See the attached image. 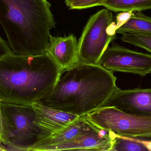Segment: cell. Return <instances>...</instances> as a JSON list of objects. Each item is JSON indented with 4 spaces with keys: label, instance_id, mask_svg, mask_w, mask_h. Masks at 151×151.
Segmentation results:
<instances>
[{
    "label": "cell",
    "instance_id": "277c9868",
    "mask_svg": "<svg viewBox=\"0 0 151 151\" xmlns=\"http://www.w3.org/2000/svg\"><path fill=\"white\" fill-rule=\"evenodd\" d=\"M2 140L6 151H29L41 131L34 124L35 112L30 105L1 102Z\"/></svg>",
    "mask_w": 151,
    "mask_h": 151
},
{
    "label": "cell",
    "instance_id": "8fae6325",
    "mask_svg": "<svg viewBox=\"0 0 151 151\" xmlns=\"http://www.w3.org/2000/svg\"><path fill=\"white\" fill-rule=\"evenodd\" d=\"M47 53L63 74L79 64L78 41L73 35L51 37Z\"/></svg>",
    "mask_w": 151,
    "mask_h": 151
},
{
    "label": "cell",
    "instance_id": "ac0fdd59",
    "mask_svg": "<svg viewBox=\"0 0 151 151\" xmlns=\"http://www.w3.org/2000/svg\"><path fill=\"white\" fill-rule=\"evenodd\" d=\"M133 13L134 12L131 11L129 12H122L119 13L116 17V29L125 24L131 17Z\"/></svg>",
    "mask_w": 151,
    "mask_h": 151
},
{
    "label": "cell",
    "instance_id": "4fadbf2b",
    "mask_svg": "<svg viewBox=\"0 0 151 151\" xmlns=\"http://www.w3.org/2000/svg\"><path fill=\"white\" fill-rule=\"evenodd\" d=\"M151 138L131 137L114 134L111 151H151Z\"/></svg>",
    "mask_w": 151,
    "mask_h": 151
},
{
    "label": "cell",
    "instance_id": "8992f818",
    "mask_svg": "<svg viewBox=\"0 0 151 151\" xmlns=\"http://www.w3.org/2000/svg\"><path fill=\"white\" fill-rule=\"evenodd\" d=\"M85 116L96 128L118 136L141 138L151 137V116H138L114 107L102 106Z\"/></svg>",
    "mask_w": 151,
    "mask_h": 151
},
{
    "label": "cell",
    "instance_id": "e0dca14e",
    "mask_svg": "<svg viewBox=\"0 0 151 151\" xmlns=\"http://www.w3.org/2000/svg\"><path fill=\"white\" fill-rule=\"evenodd\" d=\"M108 0H70L68 6L70 9H86L98 6H102Z\"/></svg>",
    "mask_w": 151,
    "mask_h": 151
},
{
    "label": "cell",
    "instance_id": "30bf717a",
    "mask_svg": "<svg viewBox=\"0 0 151 151\" xmlns=\"http://www.w3.org/2000/svg\"><path fill=\"white\" fill-rule=\"evenodd\" d=\"M32 106L35 112L34 124L41 131L37 140L59 132L79 117L46 106L40 102L34 103Z\"/></svg>",
    "mask_w": 151,
    "mask_h": 151
},
{
    "label": "cell",
    "instance_id": "5bb4252c",
    "mask_svg": "<svg viewBox=\"0 0 151 151\" xmlns=\"http://www.w3.org/2000/svg\"><path fill=\"white\" fill-rule=\"evenodd\" d=\"M126 32L145 33L151 35V18L137 11L133 13L129 21L116 31V33Z\"/></svg>",
    "mask_w": 151,
    "mask_h": 151
},
{
    "label": "cell",
    "instance_id": "9a60e30c",
    "mask_svg": "<svg viewBox=\"0 0 151 151\" xmlns=\"http://www.w3.org/2000/svg\"><path fill=\"white\" fill-rule=\"evenodd\" d=\"M102 6L114 12H141L151 9V0H108Z\"/></svg>",
    "mask_w": 151,
    "mask_h": 151
},
{
    "label": "cell",
    "instance_id": "9c48e42d",
    "mask_svg": "<svg viewBox=\"0 0 151 151\" xmlns=\"http://www.w3.org/2000/svg\"><path fill=\"white\" fill-rule=\"evenodd\" d=\"M114 137L113 132L93 125L83 134L53 147L50 151H111Z\"/></svg>",
    "mask_w": 151,
    "mask_h": 151
},
{
    "label": "cell",
    "instance_id": "7a4b0ae2",
    "mask_svg": "<svg viewBox=\"0 0 151 151\" xmlns=\"http://www.w3.org/2000/svg\"><path fill=\"white\" fill-rule=\"evenodd\" d=\"M64 73L40 103L83 116L103 106L118 89L113 72L99 65L79 63Z\"/></svg>",
    "mask_w": 151,
    "mask_h": 151
},
{
    "label": "cell",
    "instance_id": "2e32d148",
    "mask_svg": "<svg viewBox=\"0 0 151 151\" xmlns=\"http://www.w3.org/2000/svg\"><path fill=\"white\" fill-rule=\"evenodd\" d=\"M122 35L121 40L123 42L143 48L151 52V35L135 32H126Z\"/></svg>",
    "mask_w": 151,
    "mask_h": 151
},
{
    "label": "cell",
    "instance_id": "52a82bcc",
    "mask_svg": "<svg viewBox=\"0 0 151 151\" xmlns=\"http://www.w3.org/2000/svg\"><path fill=\"white\" fill-rule=\"evenodd\" d=\"M99 65L113 72H125L144 77L151 71V55L115 45L108 47Z\"/></svg>",
    "mask_w": 151,
    "mask_h": 151
},
{
    "label": "cell",
    "instance_id": "3957f363",
    "mask_svg": "<svg viewBox=\"0 0 151 151\" xmlns=\"http://www.w3.org/2000/svg\"><path fill=\"white\" fill-rule=\"evenodd\" d=\"M47 0H0V24L12 52L47 53L55 22Z\"/></svg>",
    "mask_w": 151,
    "mask_h": 151
},
{
    "label": "cell",
    "instance_id": "44dd1931",
    "mask_svg": "<svg viewBox=\"0 0 151 151\" xmlns=\"http://www.w3.org/2000/svg\"><path fill=\"white\" fill-rule=\"evenodd\" d=\"M70 0H65V2L66 3V5L67 6H68V5L69 3L70 2Z\"/></svg>",
    "mask_w": 151,
    "mask_h": 151
},
{
    "label": "cell",
    "instance_id": "6da1fadb",
    "mask_svg": "<svg viewBox=\"0 0 151 151\" xmlns=\"http://www.w3.org/2000/svg\"><path fill=\"white\" fill-rule=\"evenodd\" d=\"M63 74L47 53L8 54L0 57V100L32 106L49 95Z\"/></svg>",
    "mask_w": 151,
    "mask_h": 151
},
{
    "label": "cell",
    "instance_id": "ffe728a7",
    "mask_svg": "<svg viewBox=\"0 0 151 151\" xmlns=\"http://www.w3.org/2000/svg\"><path fill=\"white\" fill-rule=\"evenodd\" d=\"M2 114L1 111V101L0 100V144L2 140Z\"/></svg>",
    "mask_w": 151,
    "mask_h": 151
},
{
    "label": "cell",
    "instance_id": "5b68a950",
    "mask_svg": "<svg viewBox=\"0 0 151 151\" xmlns=\"http://www.w3.org/2000/svg\"><path fill=\"white\" fill-rule=\"evenodd\" d=\"M112 12L103 9L88 20L78 41L79 63L99 65L101 56L115 38L116 23Z\"/></svg>",
    "mask_w": 151,
    "mask_h": 151
},
{
    "label": "cell",
    "instance_id": "d6986e66",
    "mask_svg": "<svg viewBox=\"0 0 151 151\" xmlns=\"http://www.w3.org/2000/svg\"><path fill=\"white\" fill-rule=\"evenodd\" d=\"M12 53L9 44L0 37V57Z\"/></svg>",
    "mask_w": 151,
    "mask_h": 151
},
{
    "label": "cell",
    "instance_id": "7c38bea8",
    "mask_svg": "<svg viewBox=\"0 0 151 151\" xmlns=\"http://www.w3.org/2000/svg\"><path fill=\"white\" fill-rule=\"evenodd\" d=\"M93 125L85 116H79L59 132L36 141L28 151H48L51 148L71 140L89 131Z\"/></svg>",
    "mask_w": 151,
    "mask_h": 151
},
{
    "label": "cell",
    "instance_id": "ba28073f",
    "mask_svg": "<svg viewBox=\"0 0 151 151\" xmlns=\"http://www.w3.org/2000/svg\"><path fill=\"white\" fill-rule=\"evenodd\" d=\"M103 106H113L138 116H151V89L121 90L118 88Z\"/></svg>",
    "mask_w": 151,
    "mask_h": 151
}]
</instances>
